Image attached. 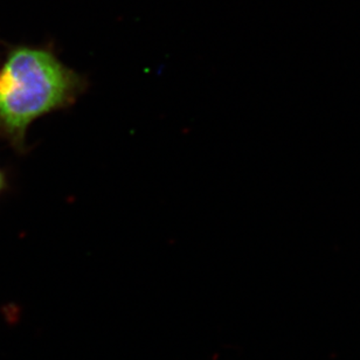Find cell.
Here are the masks:
<instances>
[{
  "instance_id": "cell-1",
  "label": "cell",
  "mask_w": 360,
  "mask_h": 360,
  "mask_svg": "<svg viewBox=\"0 0 360 360\" xmlns=\"http://www.w3.org/2000/svg\"><path fill=\"white\" fill-rule=\"evenodd\" d=\"M86 82L46 49L18 47L0 68V139L26 151L30 125L44 115L70 107Z\"/></svg>"
},
{
  "instance_id": "cell-2",
  "label": "cell",
  "mask_w": 360,
  "mask_h": 360,
  "mask_svg": "<svg viewBox=\"0 0 360 360\" xmlns=\"http://www.w3.org/2000/svg\"><path fill=\"white\" fill-rule=\"evenodd\" d=\"M5 187H6V178H5L3 172L0 170V194L3 193Z\"/></svg>"
}]
</instances>
